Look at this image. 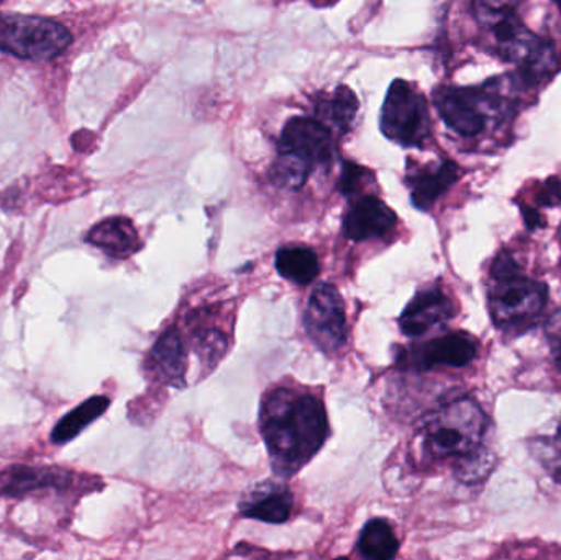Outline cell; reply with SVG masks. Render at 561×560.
I'll use <instances>...</instances> for the list:
<instances>
[{"mask_svg":"<svg viewBox=\"0 0 561 560\" xmlns=\"http://www.w3.org/2000/svg\"><path fill=\"white\" fill-rule=\"evenodd\" d=\"M260 426L278 476L299 472L329 436L323 404L313 395L287 388H278L265 398Z\"/></svg>","mask_w":561,"mask_h":560,"instance_id":"cell-1","label":"cell"},{"mask_svg":"<svg viewBox=\"0 0 561 560\" xmlns=\"http://www.w3.org/2000/svg\"><path fill=\"white\" fill-rule=\"evenodd\" d=\"M480 28L491 36L494 55L519 66L517 81L534 88L557 68V53L549 39L530 32L517 12L516 0H471Z\"/></svg>","mask_w":561,"mask_h":560,"instance_id":"cell-2","label":"cell"},{"mask_svg":"<svg viewBox=\"0 0 561 560\" xmlns=\"http://www.w3.org/2000/svg\"><path fill=\"white\" fill-rule=\"evenodd\" d=\"M335 157L333 132L319 118L294 117L284 125L278 141V157L272 178L279 187L302 190L317 167L329 164Z\"/></svg>","mask_w":561,"mask_h":560,"instance_id":"cell-3","label":"cell"},{"mask_svg":"<svg viewBox=\"0 0 561 560\" xmlns=\"http://www.w3.org/2000/svg\"><path fill=\"white\" fill-rule=\"evenodd\" d=\"M547 298V286L524 275L514 256L501 253L494 260L488 306L497 328L511 331L533 324L546 309Z\"/></svg>","mask_w":561,"mask_h":560,"instance_id":"cell-4","label":"cell"},{"mask_svg":"<svg viewBox=\"0 0 561 560\" xmlns=\"http://www.w3.org/2000/svg\"><path fill=\"white\" fill-rule=\"evenodd\" d=\"M503 79H491L480 88L440 85L435 89L434 105L450 130L461 137L483 134L490 121H507L513 115V99L504 92Z\"/></svg>","mask_w":561,"mask_h":560,"instance_id":"cell-5","label":"cell"},{"mask_svg":"<svg viewBox=\"0 0 561 560\" xmlns=\"http://www.w3.org/2000/svg\"><path fill=\"white\" fill-rule=\"evenodd\" d=\"M486 430L488 416L483 408L471 398H460L428 418L422 441L428 456L435 459L463 457L481 446Z\"/></svg>","mask_w":561,"mask_h":560,"instance_id":"cell-6","label":"cell"},{"mask_svg":"<svg viewBox=\"0 0 561 560\" xmlns=\"http://www.w3.org/2000/svg\"><path fill=\"white\" fill-rule=\"evenodd\" d=\"M71 32L45 16L0 13V52L30 61H49L71 45Z\"/></svg>","mask_w":561,"mask_h":560,"instance_id":"cell-7","label":"cell"},{"mask_svg":"<svg viewBox=\"0 0 561 560\" xmlns=\"http://www.w3.org/2000/svg\"><path fill=\"white\" fill-rule=\"evenodd\" d=\"M379 127L386 138L401 147L424 148L432 134L424 95L404 79L392 81L382 102Z\"/></svg>","mask_w":561,"mask_h":560,"instance_id":"cell-8","label":"cell"},{"mask_svg":"<svg viewBox=\"0 0 561 560\" xmlns=\"http://www.w3.org/2000/svg\"><path fill=\"white\" fill-rule=\"evenodd\" d=\"M304 325L307 335L323 354H339L346 344L345 302L335 286L322 283L307 302Z\"/></svg>","mask_w":561,"mask_h":560,"instance_id":"cell-9","label":"cell"},{"mask_svg":"<svg viewBox=\"0 0 561 560\" xmlns=\"http://www.w3.org/2000/svg\"><path fill=\"white\" fill-rule=\"evenodd\" d=\"M478 342L467 332H450L432 339L417 347L402 351L398 364L412 370H432L435 367L461 368L477 357Z\"/></svg>","mask_w":561,"mask_h":560,"instance_id":"cell-10","label":"cell"},{"mask_svg":"<svg viewBox=\"0 0 561 560\" xmlns=\"http://www.w3.org/2000/svg\"><path fill=\"white\" fill-rule=\"evenodd\" d=\"M398 224L394 210L373 194L356 197L343 217V233L352 242L381 239Z\"/></svg>","mask_w":561,"mask_h":560,"instance_id":"cell-11","label":"cell"},{"mask_svg":"<svg viewBox=\"0 0 561 560\" xmlns=\"http://www.w3.org/2000/svg\"><path fill=\"white\" fill-rule=\"evenodd\" d=\"M455 316V305L440 286L421 289L399 318L402 334L421 338L435 325L444 324Z\"/></svg>","mask_w":561,"mask_h":560,"instance_id":"cell-12","label":"cell"},{"mask_svg":"<svg viewBox=\"0 0 561 560\" xmlns=\"http://www.w3.org/2000/svg\"><path fill=\"white\" fill-rule=\"evenodd\" d=\"M460 168L450 160L409 168L408 183L411 201L419 210H431L434 204L457 183Z\"/></svg>","mask_w":561,"mask_h":560,"instance_id":"cell-13","label":"cell"},{"mask_svg":"<svg viewBox=\"0 0 561 560\" xmlns=\"http://www.w3.org/2000/svg\"><path fill=\"white\" fill-rule=\"evenodd\" d=\"M293 506V493L287 487L266 482L247 493L245 499L240 503V513L245 518L256 519V522L280 525L290 518Z\"/></svg>","mask_w":561,"mask_h":560,"instance_id":"cell-14","label":"cell"},{"mask_svg":"<svg viewBox=\"0 0 561 560\" xmlns=\"http://www.w3.org/2000/svg\"><path fill=\"white\" fill-rule=\"evenodd\" d=\"M151 375L170 387H184V375L187 370V354L183 339L176 329L164 332L151 348L148 357Z\"/></svg>","mask_w":561,"mask_h":560,"instance_id":"cell-15","label":"cell"},{"mask_svg":"<svg viewBox=\"0 0 561 560\" xmlns=\"http://www.w3.org/2000/svg\"><path fill=\"white\" fill-rule=\"evenodd\" d=\"M88 242L104 250L112 259H128L141 249L140 237L127 217H111L92 227Z\"/></svg>","mask_w":561,"mask_h":560,"instance_id":"cell-16","label":"cell"},{"mask_svg":"<svg viewBox=\"0 0 561 560\" xmlns=\"http://www.w3.org/2000/svg\"><path fill=\"white\" fill-rule=\"evenodd\" d=\"M358 105L355 92L346 85H340L332 94H320L317 98V118L333 134L345 135L355 122Z\"/></svg>","mask_w":561,"mask_h":560,"instance_id":"cell-17","label":"cell"},{"mask_svg":"<svg viewBox=\"0 0 561 560\" xmlns=\"http://www.w3.org/2000/svg\"><path fill=\"white\" fill-rule=\"evenodd\" d=\"M275 265L284 279L299 286L310 285L320 272L317 253L302 245L280 247L276 252Z\"/></svg>","mask_w":561,"mask_h":560,"instance_id":"cell-18","label":"cell"},{"mask_svg":"<svg viewBox=\"0 0 561 560\" xmlns=\"http://www.w3.org/2000/svg\"><path fill=\"white\" fill-rule=\"evenodd\" d=\"M358 551L366 559H394L398 556L399 541L391 525L381 518L366 523L359 535Z\"/></svg>","mask_w":561,"mask_h":560,"instance_id":"cell-19","label":"cell"},{"mask_svg":"<svg viewBox=\"0 0 561 560\" xmlns=\"http://www.w3.org/2000/svg\"><path fill=\"white\" fill-rule=\"evenodd\" d=\"M108 408V400L105 397H94L85 400L81 407L66 414L53 431V443L65 444L78 436L85 426L94 423Z\"/></svg>","mask_w":561,"mask_h":560,"instance_id":"cell-20","label":"cell"},{"mask_svg":"<svg viewBox=\"0 0 561 560\" xmlns=\"http://www.w3.org/2000/svg\"><path fill=\"white\" fill-rule=\"evenodd\" d=\"M530 453L542 469L561 485V424L557 434L540 436L530 441Z\"/></svg>","mask_w":561,"mask_h":560,"instance_id":"cell-21","label":"cell"},{"mask_svg":"<svg viewBox=\"0 0 561 560\" xmlns=\"http://www.w3.org/2000/svg\"><path fill=\"white\" fill-rule=\"evenodd\" d=\"M494 467V456L478 447L468 456L460 457L457 476L463 483H480L490 476Z\"/></svg>","mask_w":561,"mask_h":560,"instance_id":"cell-22","label":"cell"},{"mask_svg":"<svg viewBox=\"0 0 561 560\" xmlns=\"http://www.w3.org/2000/svg\"><path fill=\"white\" fill-rule=\"evenodd\" d=\"M375 181V174L373 171L366 170L362 164L353 163V161H345L342 168V174H340L339 183H336V187H339L340 193L343 196L348 197H359V194L365 193L366 187Z\"/></svg>","mask_w":561,"mask_h":560,"instance_id":"cell-23","label":"cell"},{"mask_svg":"<svg viewBox=\"0 0 561 560\" xmlns=\"http://www.w3.org/2000/svg\"><path fill=\"white\" fill-rule=\"evenodd\" d=\"M49 477H46V472H33V470H15V472H9L7 479H2L0 485L3 487L5 492H13V490L33 489V487L43 485L48 482Z\"/></svg>","mask_w":561,"mask_h":560,"instance_id":"cell-24","label":"cell"},{"mask_svg":"<svg viewBox=\"0 0 561 560\" xmlns=\"http://www.w3.org/2000/svg\"><path fill=\"white\" fill-rule=\"evenodd\" d=\"M539 206L556 207L561 204V181L559 178H550L546 183L539 184L536 193Z\"/></svg>","mask_w":561,"mask_h":560,"instance_id":"cell-25","label":"cell"},{"mask_svg":"<svg viewBox=\"0 0 561 560\" xmlns=\"http://www.w3.org/2000/svg\"><path fill=\"white\" fill-rule=\"evenodd\" d=\"M547 339H549L550 351H552V358L557 367L561 372V309L550 318L547 324Z\"/></svg>","mask_w":561,"mask_h":560,"instance_id":"cell-26","label":"cell"},{"mask_svg":"<svg viewBox=\"0 0 561 560\" xmlns=\"http://www.w3.org/2000/svg\"><path fill=\"white\" fill-rule=\"evenodd\" d=\"M520 209H523V216L524 219H526L527 227L536 229V227L543 226L542 216H540L539 210L533 209V207L527 206V204L520 206Z\"/></svg>","mask_w":561,"mask_h":560,"instance_id":"cell-27","label":"cell"},{"mask_svg":"<svg viewBox=\"0 0 561 560\" xmlns=\"http://www.w3.org/2000/svg\"><path fill=\"white\" fill-rule=\"evenodd\" d=\"M553 2H556V5L559 7L561 12V0H553Z\"/></svg>","mask_w":561,"mask_h":560,"instance_id":"cell-28","label":"cell"},{"mask_svg":"<svg viewBox=\"0 0 561 560\" xmlns=\"http://www.w3.org/2000/svg\"><path fill=\"white\" fill-rule=\"evenodd\" d=\"M330 2H332V0H330ZM333 2H335V0H333Z\"/></svg>","mask_w":561,"mask_h":560,"instance_id":"cell-29","label":"cell"}]
</instances>
